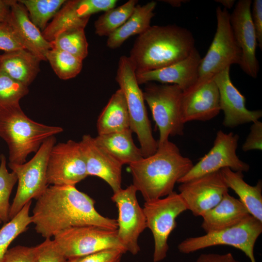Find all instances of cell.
<instances>
[{"label":"cell","mask_w":262,"mask_h":262,"mask_svg":"<svg viewBox=\"0 0 262 262\" xmlns=\"http://www.w3.org/2000/svg\"><path fill=\"white\" fill-rule=\"evenodd\" d=\"M31 216L35 230L51 239L66 229L93 226L117 230L116 220L100 214L95 201L72 185H50L37 199Z\"/></svg>","instance_id":"obj_1"},{"label":"cell","mask_w":262,"mask_h":262,"mask_svg":"<svg viewBox=\"0 0 262 262\" xmlns=\"http://www.w3.org/2000/svg\"><path fill=\"white\" fill-rule=\"evenodd\" d=\"M194 164L174 143L167 141L153 154L129 164L133 185L146 201L167 196Z\"/></svg>","instance_id":"obj_2"},{"label":"cell","mask_w":262,"mask_h":262,"mask_svg":"<svg viewBox=\"0 0 262 262\" xmlns=\"http://www.w3.org/2000/svg\"><path fill=\"white\" fill-rule=\"evenodd\" d=\"M195 41L188 29L176 25L151 26L139 35L129 56L136 73L159 69L187 58Z\"/></svg>","instance_id":"obj_3"},{"label":"cell","mask_w":262,"mask_h":262,"mask_svg":"<svg viewBox=\"0 0 262 262\" xmlns=\"http://www.w3.org/2000/svg\"><path fill=\"white\" fill-rule=\"evenodd\" d=\"M62 131L60 127L32 120L19 104L0 109V137L8 145L9 163H25L28 156L36 153L46 140Z\"/></svg>","instance_id":"obj_4"},{"label":"cell","mask_w":262,"mask_h":262,"mask_svg":"<svg viewBox=\"0 0 262 262\" xmlns=\"http://www.w3.org/2000/svg\"><path fill=\"white\" fill-rule=\"evenodd\" d=\"M115 80L126 100L130 127L140 143L144 157L153 154L158 148L145 104L143 92L139 87L135 68L129 56H121L118 61Z\"/></svg>","instance_id":"obj_5"},{"label":"cell","mask_w":262,"mask_h":262,"mask_svg":"<svg viewBox=\"0 0 262 262\" xmlns=\"http://www.w3.org/2000/svg\"><path fill=\"white\" fill-rule=\"evenodd\" d=\"M148 83L143 95L159 131L158 146L168 141L169 136L183 134V90L176 84Z\"/></svg>","instance_id":"obj_6"},{"label":"cell","mask_w":262,"mask_h":262,"mask_svg":"<svg viewBox=\"0 0 262 262\" xmlns=\"http://www.w3.org/2000/svg\"><path fill=\"white\" fill-rule=\"evenodd\" d=\"M262 232V222L250 215L230 227L187 238L179 244L178 248L182 253L189 254L213 246H229L243 251L251 262H256L254 246Z\"/></svg>","instance_id":"obj_7"},{"label":"cell","mask_w":262,"mask_h":262,"mask_svg":"<svg viewBox=\"0 0 262 262\" xmlns=\"http://www.w3.org/2000/svg\"><path fill=\"white\" fill-rule=\"evenodd\" d=\"M56 142L54 136L48 138L28 162L22 164L8 163L9 168L16 175L18 182L16 194L10 206V220L32 199H37L49 186L47 179L48 162Z\"/></svg>","instance_id":"obj_8"},{"label":"cell","mask_w":262,"mask_h":262,"mask_svg":"<svg viewBox=\"0 0 262 262\" xmlns=\"http://www.w3.org/2000/svg\"><path fill=\"white\" fill-rule=\"evenodd\" d=\"M143 209L154 239L153 260L159 262L167 256L168 239L177 226L176 218L187 207L180 194L173 191L164 197L146 201Z\"/></svg>","instance_id":"obj_9"},{"label":"cell","mask_w":262,"mask_h":262,"mask_svg":"<svg viewBox=\"0 0 262 262\" xmlns=\"http://www.w3.org/2000/svg\"><path fill=\"white\" fill-rule=\"evenodd\" d=\"M217 26L212 42L198 68V79L213 78L232 64L240 65L242 52L231 29L230 14L220 6L216 10Z\"/></svg>","instance_id":"obj_10"},{"label":"cell","mask_w":262,"mask_h":262,"mask_svg":"<svg viewBox=\"0 0 262 262\" xmlns=\"http://www.w3.org/2000/svg\"><path fill=\"white\" fill-rule=\"evenodd\" d=\"M53 240L67 260L107 249L127 252L118 238L117 230L93 226L66 229L55 235Z\"/></svg>","instance_id":"obj_11"},{"label":"cell","mask_w":262,"mask_h":262,"mask_svg":"<svg viewBox=\"0 0 262 262\" xmlns=\"http://www.w3.org/2000/svg\"><path fill=\"white\" fill-rule=\"evenodd\" d=\"M137 192L136 188L131 184L114 193L111 197L118 210V238L127 252L132 255L140 251L138 238L147 228L143 209L137 201Z\"/></svg>","instance_id":"obj_12"},{"label":"cell","mask_w":262,"mask_h":262,"mask_svg":"<svg viewBox=\"0 0 262 262\" xmlns=\"http://www.w3.org/2000/svg\"><path fill=\"white\" fill-rule=\"evenodd\" d=\"M238 140L237 134L218 131L213 147L209 152L194 165L178 183L188 181L224 168L242 173L248 171L249 164L240 160L236 153Z\"/></svg>","instance_id":"obj_13"},{"label":"cell","mask_w":262,"mask_h":262,"mask_svg":"<svg viewBox=\"0 0 262 262\" xmlns=\"http://www.w3.org/2000/svg\"><path fill=\"white\" fill-rule=\"evenodd\" d=\"M87 176L79 142L69 140L53 146L47 165L48 184L75 186Z\"/></svg>","instance_id":"obj_14"},{"label":"cell","mask_w":262,"mask_h":262,"mask_svg":"<svg viewBox=\"0 0 262 262\" xmlns=\"http://www.w3.org/2000/svg\"><path fill=\"white\" fill-rule=\"evenodd\" d=\"M179 190L187 209L202 216L221 201L229 188L220 170L181 183Z\"/></svg>","instance_id":"obj_15"},{"label":"cell","mask_w":262,"mask_h":262,"mask_svg":"<svg viewBox=\"0 0 262 262\" xmlns=\"http://www.w3.org/2000/svg\"><path fill=\"white\" fill-rule=\"evenodd\" d=\"M252 3L251 0H239L230 14V23L235 40L241 50L239 66L247 75L256 78L259 70L256 54L258 45L251 15Z\"/></svg>","instance_id":"obj_16"},{"label":"cell","mask_w":262,"mask_h":262,"mask_svg":"<svg viewBox=\"0 0 262 262\" xmlns=\"http://www.w3.org/2000/svg\"><path fill=\"white\" fill-rule=\"evenodd\" d=\"M220 111L219 91L213 78L198 79L183 90L181 115L184 124L192 121L211 120Z\"/></svg>","instance_id":"obj_17"},{"label":"cell","mask_w":262,"mask_h":262,"mask_svg":"<svg viewBox=\"0 0 262 262\" xmlns=\"http://www.w3.org/2000/svg\"><path fill=\"white\" fill-rule=\"evenodd\" d=\"M230 67L221 71L213 77L217 86L221 110L224 115V126L233 128L254 122L262 116L261 110H249L246 106V98L232 82Z\"/></svg>","instance_id":"obj_18"},{"label":"cell","mask_w":262,"mask_h":262,"mask_svg":"<svg viewBox=\"0 0 262 262\" xmlns=\"http://www.w3.org/2000/svg\"><path fill=\"white\" fill-rule=\"evenodd\" d=\"M79 144L88 176L104 180L115 193L121 189L122 164L95 142L89 134L83 135Z\"/></svg>","instance_id":"obj_19"},{"label":"cell","mask_w":262,"mask_h":262,"mask_svg":"<svg viewBox=\"0 0 262 262\" xmlns=\"http://www.w3.org/2000/svg\"><path fill=\"white\" fill-rule=\"evenodd\" d=\"M201 56L195 48L185 59L157 69L136 73L139 84L158 82L162 84H176L186 90L198 80Z\"/></svg>","instance_id":"obj_20"},{"label":"cell","mask_w":262,"mask_h":262,"mask_svg":"<svg viewBox=\"0 0 262 262\" xmlns=\"http://www.w3.org/2000/svg\"><path fill=\"white\" fill-rule=\"evenodd\" d=\"M11 11L8 22L12 27L24 48L39 58L46 60V54L51 49L50 42L31 20L28 11L18 0H10Z\"/></svg>","instance_id":"obj_21"},{"label":"cell","mask_w":262,"mask_h":262,"mask_svg":"<svg viewBox=\"0 0 262 262\" xmlns=\"http://www.w3.org/2000/svg\"><path fill=\"white\" fill-rule=\"evenodd\" d=\"M250 215L241 201L227 192L215 206L202 216L201 227L206 233L217 230L234 225Z\"/></svg>","instance_id":"obj_22"},{"label":"cell","mask_w":262,"mask_h":262,"mask_svg":"<svg viewBox=\"0 0 262 262\" xmlns=\"http://www.w3.org/2000/svg\"><path fill=\"white\" fill-rule=\"evenodd\" d=\"M39 58L23 49L0 54V70L29 87L40 71Z\"/></svg>","instance_id":"obj_23"},{"label":"cell","mask_w":262,"mask_h":262,"mask_svg":"<svg viewBox=\"0 0 262 262\" xmlns=\"http://www.w3.org/2000/svg\"><path fill=\"white\" fill-rule=\"evenodd\" d=\"M130 129L98 135L96 143L122 165L137 162L144 158L141 149L134 144Z\"/></svg>","instance_id":"obj_24"},{"label":"cell","mask_w":262,"mask_h":262,"mask_svg":"<svg viewBox=\"0 0 262 262\" xmlns=\"http://www.w3.org/2000/svg\"><path fill=\"white\" fill-rule=\"evenodd\" d=\"M224 179L229 188L239 197L250 215L262 222V182L252 186L244 180L243 173L234 171L229 168L221 170Z\"/></svg>","instance_id":"obj_25"},{"label":"cell","mask_w":262,"mask_h":262,"mask_svg":"<svg viewBox=\"0 0 262 262\" xmlns=\"http://www.w3.org/2000/svg\"><path fill=\"white\" fill-rule=\"evenodd\" d=\"M156 4V2L151 1L143 5H136L126 21L108 37L107 46L111 49H116L130 37L146 31L151 26Z\"/></svg>","instance_id":"obj_26"},{"label":"cell","mask_w":262,"mask_h":262,"mask_svg":"<svg viewBox=\"0 0 262 262\" xmlns=\"http://www.w3.org/2000/svg\"><path fill=\"white\" fill-rule=\"evenodd\" d=\"M130 127V119L126 100L123 93L119 88L112 95L98 117V135L121 131Z\"/></svg>","instance_id":"obj_27"},{"label":"cell","mask_w":262,"mask_h":262,"mask_svg":"<svg viewBox=\"0 0 262 262\" xmlns=\"http://www.w3.org/2000/svg\"><path fill=\"white\" fill-rule=\"evenodd\" d=\"M77 0H66L61 9L42 32L49 42L60 33L71 29L85 28L90 17L80 16L77 9Z\"/></svg>","instance_id":"obj_28"},{"label":"cell","mask_w":262,"mask_h":262,"mask_svg":"<svg viewBox=\"0 0 262 262\" xmlns=\"http://www.w3.org/2000/svg\"><path fill=\"white\" fill-rule=\"evenodd\" d=\"M137 1L136 0H130L118 7L104 12L95 22L96 34L99 36L108 37L129 18Z\"/></svg>","instance_id":"obj_29"},{"label":"cell","mask_w":262,"mask_h":262,"mask_svg":"<svg viewBox=\"0 0 262 262\" xmlns=\"http://www.w3.org/2000/svg\"><path fill=\"white\" fill-rule=\"evenodd\" d=\"M32 201L27 202L21 210L0 229V262L11 243L20 234L26 231L32 223L29 211Z\"/></svg>","instance_id":"obj_30"},{"label":"cell","mask_w":262,"mask_h":262,"mask_svg":"<svg viewBox=\"0 0 262 262\" xmlns=\"http://www.w3.org/2000/svg\"><path fill=\"white\" fill-rule=\"evenodd\" d=\"M50 43L51 49L65 51L82 60H83L88 54V43L84 28H74L62 32Z\"/></svg>","instance_id":"obj_31"},{"label":"cell","mask_w":262,"mask_h":262,"mask_svg":"<svg viewBox=\"0 0 262 262\" xmlns=\"http://www.w3.org/2000/svg\"><path fill=\"white\" fill-rule=\"evenodd\" d=\"M27 9L33 23L41 31H43L52 19L66 0H19Z\"/></svg>","instance_id":"obj_32"},{"label":"cell","mask_w":262,"mask_h":262,"mask_svg":"<svg viewBox=\"0 0 262 262\" xmlns=\"http://www.w3.org/2000/svg\"><path fill=\"white\" fill-rule=\"evenodd\" d=\"M46 57L55 74L63 80L76 77L82 67L83 60L63 50L51 49Z\"/></svg>","instance_id":"obj_33"},{"label":"cell","mask_w":262,"mask_h":262,"mask_svg":"<svg viewBox=\"0 0 262 262\" xmlns=\"http://www.w3.org/2000/svg\"><path fill=\"white\" fill-rule=\"evenodd\" d=\"M0 161V220L6 223L10 220L9 198L17 178L14 172L8 171L3 154H1Z\"/></svg>","instance_id":"obj_34"},{"label":"cell","mask_w":262,"mask_h":262,"mask_svg":"<svg viewBox=\"0 0 262 262\" xmlns=\"http://www.w3.org/2000/svg\"><path fill=\"white\" fill-rule=\"evenodd\" d=\"M29 92L28 86L0 70V109L19 104Z\"/></svg>","instance_id":"obj_35"},{"label":"cell","mask_w":262,"mask_h":262,"mask_svg":"<svg viewBox=\"0 0 262 262\" xmlns=\"http://www.w3.org/2000/svg\"><path fill=\"white\" fill-rule=\"evenodd\" d=\"M37 254L34 262H66L64 256L54 240L45 239L36 246Z\"/></svg>","instance_id":"obj_36"},{"label":"cell","mask_w":262,"mask_h":262,"mask_svg":"<svg viewBox=\"0 0 262 262\" xmlns=\"http://www.w3.org/2000/svg\"><path fill=\"white\" fill-rule=\"evenodd\" d=\"M117 2L116 0H77V11L81 16L90 17L92 14L115 7Z\"/></svg>","instance_id":"obj_37"},{"label":"cell","mask_w":262,"mask_h":262,"mask_svg":"<svg viewBox=\"0 0 262 262\" xmlns=\"http://www.w3.org/2000/svg\"><path fill=\"white\" fill-rule=\"evenodd\" d=\"M23 49L25 48L11 25L7 21L0 22V50L5 52Z\"/></svg>","instance_id":"obj_38"},{"label":"cell","mask_w":262,"mask_h":262,"mask_svg":"<svg viewBox=\"0 0 262 262\" xmlns=\"http://www.w3.org/2000/svg\"><path fill=\"white\" fill-rule=\"evenodd\" d=\"M122 250L116 248L103 250L91 254L67 259L66 262H121Z\"/></svg>","instance_id":"obj_39"},{"label":"cell","mask_w":262,"mask_h":262,"mask_svg":"<svg viewBox=\"0 0 262 262\" xmlns=\"http://www.w3.org/2000/svg\"><path fill=\"white\" fill-rule=\"evenodd\" d=\"M36 254L37 246L19 245L9 249L2 262H34Z\"/></svg>","instance_id":"obj_40"},{"label":"cell","mask_w":262,"mask_h":262,"mask_svg":"<svg viewBox=\"0 0 262 262\" xmlns=\"http://www.w3.org/2000/svg\"><path fill=\"white\" fill-rule=\"evenodd\" d=\"M244 151L262 149V123L259 120L253 122L250 131L242 146Z\"/></svg>","instance_id":"obj_41"},{"label":"cell","mask_w":262,"mask_h":262,"mask_svg":"<svg viewBox=\"0 0 262 262\" xmlns=\"http://www.w3.org/2000/svg\"><path fill=\"white\" fill-rule=\"evenodd\" d=\"M251 15L257 37L258 45L262 49V0H254L252 3Z\"/></svg>","instance_id":"obj_42"},{"label":"cell","mask_w":262,"mask_h":262,"mask_svg":"<svg viewBox=\"0 0 262 262\" xmlns=\"http://www.w3.org/2000/svg\"><path fill=\"white\" fill-rule=\"evenodd\" d=\"M196 262H241L236 260L232 254L227 253L224 254L216 253L201 254Z\"/></svg>","instance_id":"obj_43"},{"label":"cell","mask_w":262,"mask_h":262,"mask_svg":"<svg viewBox=\"0 0 262 262\" xmlns=\"http://www.w3.org/2000/svg\"><path fill=\"white\" fill-rule=\"evenodd\" d=\"M10 11V0H0V22L7 21Z\"/></svg>","instance_id":"obj_44"},{"label":"cell","mask_w":262,"mask_h":262,"mask_svg":"<svg viewBox=\"0 0 262 262\" xmlns=\"http://www.w3.org/2000/svg\"><path fill=\"white\" fill-rule=\"evenodd\" d=\"M217 2L221 3L226 9L231 8L235 3L234 0H215Z\"/></svg>","instance_id":"obj_45"},{"label":"cell","mask_w":262,"mask_h":262,"mask_svg":"<svg viewBox=\"0 0 262 262\" xmlns=\"http://www.w3.org/2000/svg\"><path fill=\"white\" fill-rule=\"evenodd\" d=\"M185 0H166V2L169 3L171 5L173 6H180L181 5V3H182Z\"/></svg>","instance_id":"obj_46"},{"label":"cell","mask_w":262,"mask_h":262,"mask_svg":"<svg viewBox=\"0 0 262 262\" xmlns=\"http://www.w3.org/2000/svg\"><path fill=\"white\" fill-rule=\"evenodd\" d=\"M1 222H1V221L0 220V224H1Z\"/></svg>","instance_id":"obj_47"},{"label":"cell","mask_w":262,"mask_h":262,"mask_svg":"<svg viewBox=\"0 0 262 262\" xmlns=\"http://www.w3.org/2000/svg\"><path fill=\"white\" fill-rule=\"evenodd\" d=\"M0 155H1V154H0Z\"/></svg>","instance_id":"obj_48"}]
</instances>
